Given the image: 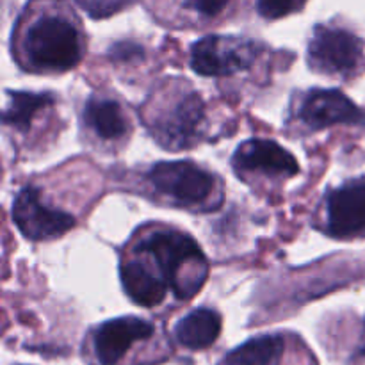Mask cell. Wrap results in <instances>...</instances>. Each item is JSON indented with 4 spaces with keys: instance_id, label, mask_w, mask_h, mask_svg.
<instances>
[{
    "instance_id": "2",
    "label": "cell",
    "mask_w": 365,
    "mask_h": 365,
    "mask_svg": "<svg viewBox=\"0 0 365 365\" xmlns=\"http://www.w3.org/2000/svg\"><path fill=\"white\" fill-rule=\"evenodd\" d=\"M86 36L64 0H31L13 32V56L32 73H63L82 61Z\"/></svg>"
},
{
    "instance_id": "6",
    "label": "cell",
    "mask_w": 365,
    "mask_h": 365,
    "mask_svg": "<svg viewBox=\"0 0 365 365\" xmlns=\"http://www.w3.org/2000/svg\"><path fill=\"white\" fill-rule=\"evenodd\" d=\"M13 220L18 230L32 241L61 237L77 223L70 212L50 205L36 185H25L18 192L13 203Z\"/></svg>"
},
{
    "instance_id": "1",
    "label": "cell",
    "mask_w": 365,
    "mask_h": 365,
    "mask_svg": "<svg viewBox=\"0 0 365 365\" xmlns=\"http://www.w3.org/2000/svg\"><path fill=\"white\" fill-rule=\"evenodd\" d=\"M121 284L139 307L160 305L171 291L177 299H191L203 287L209 264L191 235L170 227L139 230L121 259Z\"/></svg>"
},
{
    "instance_id": "11",
    "label": "cell",
    "mask_w": 365,
    "mask_h": 365,
    "mask_svg": "<svg viewBox=\"0 0 365 365\" xmlns=\"http://www.w3.org/2000/svg\"><path fill=\"white\" fill-rule=\"evenodd\" d=\"M153 327L141 317L127 316L106 321L93 335V348L102 365H116L135 342L148 341Z\"/></svg>"
},
{
    "instance_id": "8",
    "label": "cell",
    "mask_w": 365,
    "mask_h": 365,
    "mask_svg": "<svg viewBox=\"0 0 365 365\" xmlns=\"http://www.w3.org/2000/svg\"><path fill=\"white\" fill-rule=\"evenodd\" d=\"M324 232L334 239L365 237V182L349 180L324 198Z\"/></svg>"
},
{
    "instance_id": "14",
    "label": "cell",
    "mask_w": 365,
    "mask_h": 365,
    "mask_svg": "<svg viewBox=\"0 0 365 365\" xmlns=\"http://www.w3.org/2000/svg\"><path fill=\"white\" fill-rule=\"evenodd\" d=\"M221 334V316L212 309H196L182 317L175 327V337L184 348L205 349Z\"/></svg>"
},
{
    "instance_id": "10",
    "label": "cell",
    "mask_w": 365,
    "mask_h": 365,
    "mask_svg": "<svg viewBox=\"0 0 365 365\" xmlns=\"http://www.w3.org/2000/svg\"><path fill=\"white\" fill-rule=\"evenodd\" d=\"M296 118L309 130L331 125L365 123V113L337 89H310L299 98Z\"/></svg>"
},
{
    "instance_id": "13",
    "label": "cell",
    "mask_w": 365,
    "mask_h": 365,
    "mask_svg": "<svg viewBox=\"0 0 365 365\" xmlns=\"http://www.w3.org/2000/svg\"><path fill=\"white\" fill-rule=\"evenodd\" d=\"M82 120L88 130L103 143L123 141L130 132V118L118 100L95 95L86 102Z\"/></svg>"
},
{
    "instance_id": "7",
    "label": "cell",
    "mask_w": 365,
    "mask_h": 365,
    "mask_svg": "<svg viewBox=\"0 0 365 365\" xmlns=\"http://www.w3.org/2000/svg\"><path fill=\"white\" fill-rule=\"evenodd\" d=\"M364 45L359 36L335 25H317L309 43L312 70L327 75H351L360 66Z\"/></svg>"
},
{
    "instance_id": "18",
    "label": "cell",
    "mask_w": 365,
    "mask_h": 365,
    "mask_svg": "<svg viewBox=\"0 0 365 365\" xmlns=\"http://www.w3.org/2000/svg\"><path fill=\"white\" fill-rule=\"evenodd\" d=\"M95 20L109 18L130 6L134 0H75Z\"/></svg>"
},
{
    "instance_id": "3",
    "label": "cell",
    "mask_w": 365,
    "mask_h": 365,
    "mask_svg": "<svg viewBox=\"0 0 365 365\" xmlns=\"http://www.w3.org/2000/svg\"><path fill=\"white\" fill-rule=\"evenodd\" d=\"M146 127L166 150H185L203 138L207 109L202 96L184 84H171L152 96L145 110Z\"/></svg>"
},
{
    "instance_id": "15",
    "label": "cell",
    "mask_w": 365,
    "mask_h": 365,
    "mask_svg": "<svg viewBox=\"0 0 365 365\" xmlns=\"http://www.w3.org/2000/svg\"><path fill=\"white\" fill-rule=\"evenodd\" d=\"M53 95L50 93H11L9 106L4 110V125L14 130H31L32 123L41 113L53 106Z\"/></svg>"
},
{
    "instance_id": "5",
    "label": "cell",
    "mask_w": 365,
    "mask_h": 365,
    "mask_svg": "<svg viewBox=\"0 0 365 365\" xmlns=\"http://www.w3.org/2000/svg\"><path fill=\"white\" fill-rule=\"evenodd\" d=\"M260 53L259 43L235 36H209L191 46V66L205 77H232L250 70Z\"/></svg>"
},
{
    "instance_id": "9",
    "label": "cell",
    "mask_w": 365,
    "mask_h": 365,
    "mask_svg": "<svg viewBox=\"0 0 365 365\" xmlns=\"http://www.w3.org/2000/svg\"><path fill=\"white\" fill-rule=\"evenodd\" d=\"M232 166L239 177H262L271 180L291 178L299 171L298 160L280 145L267 139L242 143L232 157Z\"/></svg>"
},
{
    "instance_id": "17",
    "label": "cell",
    "mask_w": 365,
    "mask_h": 365,
    "mask_svg": "<svg viewBox=\"0 0 365 365\" xmlns=\"http://www.w3.org/2000/svg\"><path fill=\"white\" fill-rule=\"evenodd\" d=\"M307 0H257V9L266 20H278L303 9Z\"/></svg>"
},
{
    "instance_id": "16",
    "label": "cell",
    "mask_w": 365,
    "mask_h": 365,
    "mask_svg": "<svg viewBox=\"0 0 365 365\" xmlns=\"http://www.w3.org/2000/svg\"><path fill=\"white\" fill-rule=\"evenodd\" d=\"M284 353L285 341L282 335H262L228 353L223 365H280Z\"/></svg>"
},
{
    "instance_id": "4",
    "label": "cell",
    "mask_w": 365,
    "mask_h": 365,
    "mask_svg": "<svg viewBox=\"0 0 365 365\" xmlns=\"http://www.w3.org/2000/svg\"><path fill=\"white\" fill-rule=\"evenodd\" d=\"M148 182L157 195L182 209L210 210L223 202L220 178L187 160L155 164Z\"/></svg>"
},
{
    "instance_id": "12",
    "label": "cell",
    "mask_w": 365,
    "mask_h": 365,
    "mask_svg": "<svg viewBox=\"0 0 365 365\" xmlns=\"http://www.w3.org/2000/svg\"><path fill=\"white\" fill-rule=\"evenodd\" d=\"M155 18L175 25H207L227 16L235 0H146Z\"/></svg>"
}]
</instances>
